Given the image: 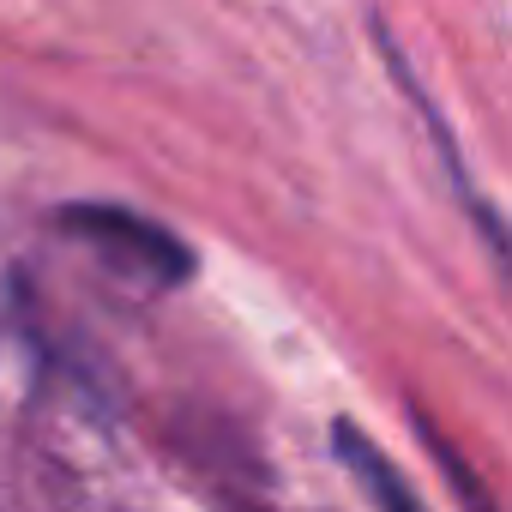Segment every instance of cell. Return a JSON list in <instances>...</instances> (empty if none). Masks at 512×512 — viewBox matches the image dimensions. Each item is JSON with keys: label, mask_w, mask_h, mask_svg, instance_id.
I'll return each mask as SVG.
<instances>
[{"label": "cell", "mask_w": 512, "mask_h": 512, "mask_svg": "<svg viewBox=\"0 0 512 512\" xmlns=\"http://www.w3.org/2000/svg\"><path fill=\"white\" fill-rule=\"evenodd\" d=\"M61 229L79 235L103 266H115L121 278L145 284V290H175L193 272V253L181 235H169L163 223L127 211V205H67Z\"/></svg>", "instance_id": "6da1fadb"}, {"label": "cell", "mask_w": 512, "mask_h": 512, "mask_svg": "<svg viewBox=\"0 0 512 512\" xmlns=\"http://www.w3.org/2000/svg\"><path fill=\"white\" fill-rule=\"evenodd\" d=\"M338 458L350 464V476L368 488V500H374L380 512H428V506H422V494L398 476V464H392L368 434H356L350 422H338Z\"/></svg>", "instance_id": "7a4b0ae2"}]
</instances>
